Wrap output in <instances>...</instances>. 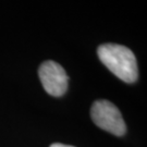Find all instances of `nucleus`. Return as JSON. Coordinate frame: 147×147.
<instances>
[{
  "instance_id": "2",
  "label": "nucleus",
  "mask_w": 147,
  "mask_h": 147,
  "mask_svg": "<svg viewBox=\"0 0 147 147\" xmlns=\"http://www.w3.org/2000/svg\"><path fill=\"white\" fill-rule=\"evenodd\" d=\"M90 116L96 125L117 136L125 134L126 125L119 109L111 101L96 100L90 109Z\"/></svg>"
},
{
  "instance_id": "4",
  "label": "nucleus",
  "mask_w": 147,
  "mask_h": 147,
  "mask_svg": "<svg viewBox=\"0 0 147 147\" xmlns=\"http://www.w3.org/2000/svg\"><path fill=\"white\" fill-rule=\"evenodd\" d=\"M50 147H74V146H70V145H65V144L56 143V144H53V145H50Z\"/></svg>"
},
{
  "instance_id": "3",
  "label": "nucleus",
  "mask_w": 147,
  "mask_h": 147,
  "mask_svg": "<svg viewBox=\"0 0 147 147\" xmlns=\"http://www.w3.org/2000/svg\"><path fill=\"white\" fill-rule=\"evenodd\" d=\"M38 75L44 89L49 95L60 97L68 89L69 78L64 69L53 60L42 62L38 70Z\"/></svg>"
},
{
  "instance_id": "1",
  "label": "nucleus",
  "mask_w": 147,
  "mask_h": 147,
  "mask_svg": "<svg viewBox=\"0 0 147 147\" xmlns=\"http://www.w3.org/2000/svg\"><path fill=\"white\" fill-rule=\"evenodd\" d=\"M97 55L106 68L125 83H134L138 78L136 58L125 46L118 44H104L97 49Z\"/></svg>"
}]
</instances>
